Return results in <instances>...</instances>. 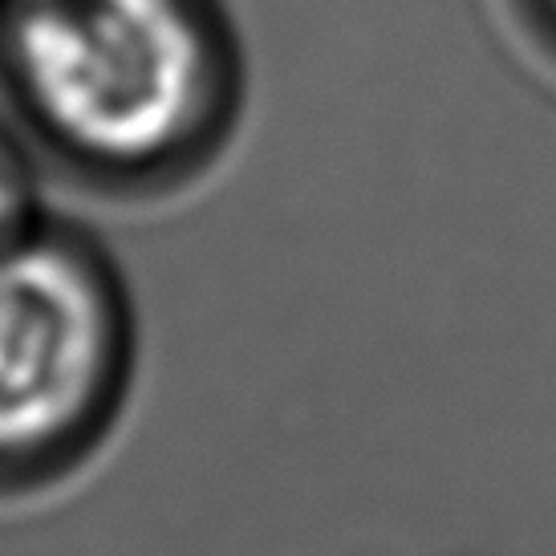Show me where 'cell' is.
<instances>
[{
  "label": "cell",
  "mask_w": 556,
  "mask_h": 556,
  "mask_svg": "<svg viewBox=\"0 0 556 556\" xmlns=\"http://www.w3.org/2000/svg\"><path fill=\"white\" fill-rule=\"evenodd\" d=\"M212 0H0V81L65 167L151 184L191 167L232 106Z\"/></svg>",
  "instance_id": "6da1fadb"
},
{
  "label": "cell",
  "mask_w": 556,
  "mask_h": 556,
  "mask_svg": "<svg viewBox=\"0 0 556 556\" xmlns=\"http://www.w3.org/2000/svg\"><path fill=\"white\" fill-rule=\"evenodd\" d=\"M37 195H33V179L25 167V155L4 130H0V244L21 236L25 228L37 224Z\"/></svg>",
  "instance_id": "3957f363"
},
{
  "label": "cell",
  "mask_w": 556,
  "mask_h": 556,
  "mask_svg": "<svg viewBox=\"0 0 556 556\" xmlns=\"http://www.w3.org/2000/svg\"><path fill=\"white\" fill-rule=\"evenodd\" d=\"M130 366L118 280L78 236L33 224L0 244V483L74 459Z\"/></svg>",
  "instance_id": "7a4b0ae2"
},
{
  "label": "cell",
  "mask_w": 556,
  "mask_h": 556,
  "mask_svg": "<svg viewBox=\"0 0 556 556\" xmlns=\"http://www.w3.org/2000/svg\"><path fill=\"white\" fill-rule=\"evenodd\" d=\"M544 9H548V16H553V25H556V0H541Z\"/></svg>",
  "instance_id": "277c9868"
}]
</instances>
